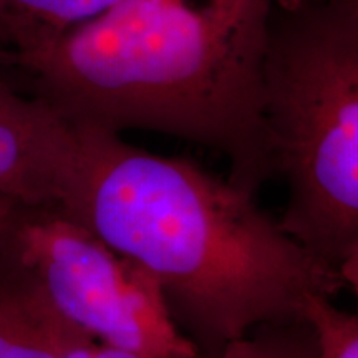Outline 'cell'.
<instances>
[{"label":"cell","instance_id":"obj_1","mask_svg":"<svg viewBox=\"0 0 358 358\" xmlns=\"http://www.w3.org/2000/svg\"><path fill=\"white\" fill-rule=\"evenodd\" d=\"M73 127L77 150L55 209L153 277L201 358L262 325L307 319L313 301L343 290L335 268L229 178L120 133Z\"/></svg>","mask_w":358,"mask_h":358},{"label":"cell","instance_id":"obj_2","mask_svg":"<svg viewBox=\"0 0 358 358\" xmlns=\"http://www.w3.org/2000/svg\"><path fill=\"white\" fill-rule=\"evenodd\" d=\"M277 0H122L12 57L73 124L145 129L217 151L256 194L274 176L264 88Z\"/></svg>","mask_w":358,"mask_h":358},{"label":"cell","instance_id":"obj_3","mask_svg":"<svg viewBox=\"0 0 358 358\" xmlns=\"http://www.w3.org/2000/svg\"><path fill=\"white\" fill-rule=\"evenodd\" d=\"M264 133L280 224L337 271L358 243V22L327 0H277Z\"/></svg>","mask_w":358,"mask_h":358},{"label":"cell","instance_id":"obj_4","mask_svg":"<svg viewBox=\"0 0 358 358\" xmlns=\"http://www.w3.org/2000/svg\"><path fill=\"white\" fill-rule=\"evenodd\" d=\"M0 252L101 345L145 358H201L153 277L65 213L17 206L0 231Z\"/></svg>","mask_w":358,"mask_h":358},{"label":"cell","instance_id":"obj_5","mask_svg":"<svg viewBox=\"0 0 358 358\" xmlns=\"http://www.w3.org/2000/svg\"><path fill=\"white\" fill-rule=\"evenodd\" d=\"M75 150L69 120L15 93L0 106V196L20 208H58Z\"/></svg>","mask_w":358,"mask_h":358},{"label":"cell","instance_id":"obj_6","mask_svg":"<svg viewBox=\"0 0 358 358\" xmlns=\"http://www.w3.org/2000/svg\"><path fill=\"white\" fill-rule=\"evenodd\" d=\"M90 340L0 252V358H66Z\"/></svg>","mask_w":358,"mask_h":358},{"label":"cell","instance_id":"obj_7","mask_svg":"<svg viewBox=\"0 0 358 358\" xmlns=\"http://www.w3.org/2000/svg\"><path fill=\"white\" fill-rule=\"evenodd\" d=\"M120 2L122 0H0V15L12 25L17 38L12 57L34 50L96 19Z\"/></svg>","mask_w":358,"mask_h":358},{"label":"cell","instance_id":"obj_8","mask_svg":"<svg viewBox=\"0 0 358 358\" xmlns=\"http://www.w3.org/2000/svg\"><path fill=\"white\" fill-rule=\"evenodd\" d=\"M204 358H319L315 329L308 319L267 324Z\"/></svg>","mask_w":358,"mask_h":358},{"label":"cell","instance_id":"obj_9","mask_svg":"<svg viewBox=\"0 0 358 358\" xmlns=\"http://www.w3.org/2000/svg\"><path fill=\"white\" fill-rule=\"evenodd\" d=\"M307 319L315 329L319 358H358V312L337 307L335 299H317Z\"/></svg>","mask_w":358,"mask_h":358},{"label":"cell","instance_id":"obj_10","mask_svg":"<svg viewBox=\"0 0 358 358\" xmlns=\"http://www.w3.org/2000/svg\"><path fill=\"white\" fill-rule=\"evenodd\" d=\"M342 287L350 290L358 301V243L348 250L337 267Z\"/></svg>","mask_w":358,"mask_h":358},{"label":"cell","instance_id":"obj_11","mask_svg":"<svg viewBox=\"0 0 358 358\" xmlns=\"http://www.w3.org/2000/svg\"><path fill=\"white\" fill-rule=\"evenodd\" d=\"M66 358H145V357L134 355V353H128L123 350H116V348L101 345V343L90 340V342H85L77 348H73Z\"/></svg>","mask_w":358,"mask_h":358},{"label":"cell","instance_id":"obj_12","mask_svg":"<svg viewBox=\"0 0 358 358\" xmlns=\"http://www.w3.org/2000/svg\"><path fill=\"white\" fill-rule=\"evenodd\" d=\"M15 32H13L12 25L0 15V53L12 57V52L15 50Z\"/></svg>","mask_w":358,"mask_h":358},{"label":"cell","instance_id":"obj_13","mask_svg":"<svg viewBox=\"0 0 358 358\" xmlns=\"http://www.w3.org/2000/svg\"><path fill=\"white\" fill-rule=\"evenodd\" d=\"M6 66H10V57L0 53V106H2L7 100H10V98L17 93L13 85L8 82V78L6 77V71H3Z\"/></svg>","mask_w":358,"mask_h":358},{"label":"cell","instance_id":"obj_14","mask_svg":"<svg viewBox=\"0 0 358 358\" xmlns=\"http://www.w3.org/2000/svg\"><path fill=\"white\" fill-rule=\"evenodd\" d=\"M327 2L358 22V0H327Z\"/></svg>","mask_w":358,"mask_h":358},{"label":"cell","instance_id":"obj_15","mask_svg":"<svg viewBox=\"0 0 358 358\" xmlns=\"http://www.w3.org/2000/svg\"><path fill=\"white\" fill-rule=\"evenodd\" d=\"M15 208H17L15 204L0 196V231L3 229V226H6L8 219H10L13 209H15Z\"/></svg>","mask_w":358,"mask_h":358}]
</instances>
